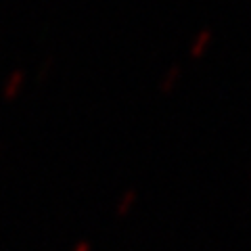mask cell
<instances>
[{"label": "cell", "instance_id": "1", "mask_svg": "<svg viewBox=\"0 0 251 251\" xmlns=\"http://www.w3.org/2000/svg\"><path fill=\"white\" fill-rule=\"evenodd\" d=\"M23 82H25V72H23V69H15V72L9 75V80H6L4 88H2L4 100H11V99L17 97V94L21 92V88H23Z\"/></svg>", "mask_w": 251, "mask_h": 251}, {"label": "cell", "instance_id": "2", "mask_svg": "<svg viewBox=\"0 0 251 251\" xmlns=\"http://www.w3.org/2000/svg\"><path fill=\"white\" fill-rule=\"evenodd\" d=\"M211 40V27H203L197 38H195V42L191 44V57H199V54H203V50L207 49V44Z\"/></svg>", "mask_w": 251, "mask_h": 251}, {"label": "cell", "instance_id": "3", "mask_svg": "<svg viewBox=\"0 0 251 251\" xmlns=\"http://www.w3.org/2000/svg\"><path fill=\"white\" fill-rule=\"evenodd\" d=\"M180 74H182V69H180V65H172V67H168V72L163 74L161 82H159V88H161V92H170L172 88H174V84L178 82Z\"/></svg>", "mask_w": 251, "mask_h": 251}, {"label": "cell", "instance_id": "4", "mask_svg": "<svg viewBox=\"0 0 251 251\" xmlns=\"http://www.w3.org/2000/svg\"><path fill=\"white\" fill-rule=\"evenodd\" d=\"M52 65H54V57H46V59L42 61V69H40V75H38V77H40V80H44L46 74L52 72Z\"/></svg>", "mask_w": 251, "mask_h": 251}, {"label": "cell", "instance_id": "5", "mask_svg": "<svg viewBox=\"0 0 251 251\" xmlns=\"http://www.w3.org/2000/svg\"><path fill=\"white\" fill-rule=\"evenodd\" d=\"M72 251H90V243H86V241L75 243V247H74Z\"/></svg>", "mask_w": 251, "mask_h": 251}]
</instances>
